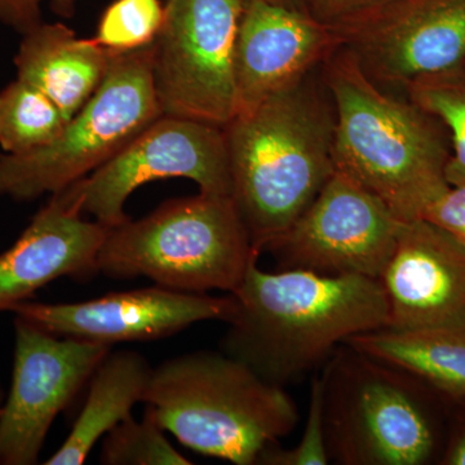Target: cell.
<instances>
[{"mask_svg":"<svg viewBox=\"0 0 465 465\" xmlns=\"http://www.w3.org/2000/svg\"><path fill=\"white\" fill-rule=\"evenodd\" d=\"M231 295L222 351L282 388L326 363L351 336L390 321L381 281L362 275L272 273L255 262Z\"/></svg>","mask_w":465,"mask_h":465,"instance_id":"cell-1","label":"cell"},{"mask_svg":"<svg viewBox=\"0 0 465 465\" xmlns=\"http://www.w3.org/2000/svg\"><path fill=\"white\" fill-rule=\"evenodd\" d=\"M321 66L224 127L232 198L260 255L336 170L335 108Z\"/></svg>","mask_w":465,"mask_h":465,"instance_id":"cell-2","label":"cell"},{"mask_svg":"<svg viewBox=\"0 0 465 465\" xmlns=\"http://www.w3.org/2000/svg\"><path fill=\"white\" fill-rule=\"evenodd\" d=\"M321 73L335 108L336 171L381 198L401 222L420 219L450 188L445 127L406 94L376 84L341 45Z\"/></svg>","mask_w":465,"mask_h":465,"instance_id":"cell-3","label":"cell"},{"mask_svg":"<svg viewBox=\"0 0 465 465\" xmlns=\"http://www.w3.org/2000/svg\"><path fill=\"white\" fill-rule=\"evenodd\" d=\"M143 403L183 446L235 465H258L262 452L299 421L298 406L284 388L224 351L164 361L153 369Z\"/></svg>","mask_w":465,"mask_h":465,"instance_id":"cell-4","label":"cell"},{"mask_svg":"<svg viewBox=\"0 0 465 465\" xmlns=\"http://www.w3.org/2000/svg\"><path fill=\"white\" fill-rule=\"evenodd\" d=\"M259 258L232 198L200 192L109 229L96 269L182 292L231 293Z\"/></svg>","mask_w":465,"mask_h":465,"instance_id":"cell-5","label":"cell"},{"mask_svg":"<svg viewBox=\"0 0 465 465\" xmlns=\"http://www.w3.org/2000/svg\"><path fill=\"white\" fill-rule=\"evenodd\" d=\"M320 379L332 464L423 465L432 460L437 430L420 379L347 342L324 363Z\"/></svg>","mask_w":465,"mask_h":465,"instance_id":"cell-6","label":"cell"},{"mask_svg":"<svg viewBox=\"0 0 465 465\" xmlns=\"http://www.w3.org/2000/svg\"><path fill=\"white\" fill-rule=\"evenodd\" d=\"M162 114L152 45L114 54L108 74L57 140L26 154L0 153V198L30 202L108 163Z\"/></svg>","mask_w":465,"mask_h":465,"instance_id":"cell-7","label":"cell"},{"mask_svg":"<svg viewBox=\"0 0 465 465\" xmlns=\"http://www.w3.org/2000/svg\"><path fill=\"white\" fill-rule=\"evenodd\" d=\"M244 0H167L153 42L162 114L224 128L238 114L235 43Z\"/></svg>","mask_w":465,"mask_h":465,"instance_id":"cell-8","label":"cell"},{"mask_svg":"<svg viewBox=\"0 0 465 465\" xmlns=\"http://www.w3.org/2000/svg\"><path fill=\"white\" fill-rule=\"evenodd\" d=\"M167 179L192 180L202 193L232 197L224 128L161 115L108 163L72 186L84 213L112 229L130 220L125 203L134 192Z\"/></svg>","mask_w":465,"mask_h":465,"instance_id":"cell-9","label":"cell"},{"mask_svg":"<svg viewBox=\"0 0 465 465\" xmlns=\"http://www.w3.org/2000/svg\"><path fill=\"white\" fill-rule=\"evenodd\" d=\"M401 224L381 198L335 170L311 206L265 251L277 271L379 280Z\"/></svg>","mask_w":465,"mask_h":465,"instance_id":"cell-10","label":"cell"},{"mask_svg":"<svg viewBox=\"0 0 465 465\" xmlns=\"http://www.w3.org/2000/svg\"><path fill=\"white\" fill-rule=\"evenodd\" d=\"M11 388L0 406V465L39 463L58 414L87 387L112 347L61 338L15 316Z\"/></svg>","mask_w":465,"mask_h":465,"instance_id":"cell-11","label":"cell"},{"mask_svg":"<svg viewBox=\"0 0 465 465\" xmlns=\"http://www.w3.org/2000/svg\"><path fill=\"white\" fill-rule=\"evenodd\" d=\"M333 29L366 75L396 94L465 64V0H393Z\"/></svg>","mask_w":465,"mask_h":465,"instance_id":"cell-12","label":"cell"},{"mask_svg":"<svg viewBox=\"0 0 465 465\" xmlns=\"http://www.w3.org/2000/svg\"><path fill=\"white\" fill-rule=\"evenodd\" d=\"M232 298L182 292L157 286L112 292L81 302H24L11 309L45 331L61 338L100 342L148 341L176 335L192 324L228 322Z\"/></svg>","mask_w":465,"mask_h":465,"instance_id":"cell-13","label":"cell"},{"mask_svg":"<svg viewBox=\"0 0 465 465\" xmlns=\"http://www.w3.org/2000/svg\"><path fill=\"white\" fill-rule=\"evenodd\" d=\"M341 45L336 30L307 8L246 2L235 43L238 114L298 84Z\"/></svg>","mask_w":465,"mask_h":465,"instance_id":"cell-14","label":"cell"},{"mask_svg":"<svg viewBox=\"0 0 465 465\" xmlns=\"http://www.w3.org/2000/svg\"><path fill=\"white\" fill-rule=\"evenodd\" d=\"M379 281L390 329H465V246L432 223L402 222Z\"/></svg>","mask_w":465,"mask_h":465,"instance_id":"cell-15","label":"cell"},{"mask_svg":"<svg viewBox=\"0 0 465 465\" xmlns=\"http://www.w3.org/2000/svg\"><path fill=\"white\" fill-rule=\"evenodd\" d=\"M108 231L84 219L72 186L52 194L18 240L0 253V313L58 278L97 274V253Z\"/></svg>","mask_w":465,"mask_h":465,"instance_id":"cell-16","label":"cell"},{"mask_svg":"<svg viewBox=\"0 0 465 465\" xmlns=\"http://www.w3.org/2000/svg\"><path fill=\"white\" fill-rule=\"evenodd\" d=\"M113 56L64 24L43 21L21 35L14 64L16 78L50 97L69 122L103 84Z\"/></svg>","mask_w":465,"mask_h":465,"instance_id":"cell-17","label":"cell"},{"mask_svg":"<svg viewBox=\"0 0 465 465\" xmlns=\"http://www.w3.org/2000/svg\"><path fill=\"white\" fill-rule=\"evenodd\" d=\"M153 369L137 351H110L91 375L81 414L65 442L45 464H84L94 445L143 402Z\"/></svg>","mask_w":465,"mask_h":465,"instance_id":"cell-18","label":"cell"},{"mask_svg":"<svg viewBox=\"0 0 465 465\" xmlns=\"http://www.w3.org/2000/svg\"><path fill=\"white\" fill-rule=\"evenodd\" d=\"M345 342L405 370L450 399L465 401V329L382 327Z\"/></svg>","mask_w":465,"mask_h":465,"instance_id":"cell-19","label":"cell"},{"mask_svg":"<svg viewBox=\"0 0 465 465\" xmlns=\"http://www.w3.org/2000/svg\"><path fill=\"white\" fill-rule=\"evenodd\" d=\"M67 121L56 104L38 88L15 79L0 91V149L20 155L50 145Z\"/></svg>","mask_w":465,"mask_h":465,"instance_id":"cell-20","label":"cell"},{"mask_svg":"<svg viewBox=\"0 0 465 465\" xmlns=\"http://www.w3.org/2000/svg\"><path fill=\"white\" fill-rule=\"evenodd\" d=\"M403 94L446 128L451 146L446 177L450 185L465 183V64L416 79Z\"/></svg>","mask_w":465,"mask_h":465,"instance_id":"cell-21","label":"cell"},{"mask_svg":"<svg viewBox=\"0 0 465 465\" xmlns=\"http://www.w3.org/2000/svg\"><path fill=\"white\" fill-rule=\"evenodd\" d=\"M166 430L145 409L142 420L133 416L104 437L100 463L104 465H189L164 436Z\"/></svg>","mask_w":465,"mask_h":465,"instance_id":"cell-22","label":"cell"},{"mask_svg":"<svg viewBox=\"0 0 465 465\" xmlns=\"http://www.w3.org/2000/svg\"><path fill=\"white\" fill-rule=\"evenodd\" d=\"M161 0H114L104 12L94 41L112 54L148 47L163 25Z\"/></svg>","mask_w":465,"mask_h":465,"instance_id":"cell-23","label":"cell"},{"mask_svg":"<svg viewBox=\"0 0 465 465\" xmlns=\"http://www.w3.org/2000/svg\"><path fill=\"white\" fill-rule=\"evenodd\" d=\"M331 463L324 437L322 385L320 375L312 381L311 400L304 434L298 445L282 449L280 443L262 452L259 465H327Z\"/></svg>","mask_w":465,"mask_h":465,"instance_id":"cell-24","label":"cell"},{"mask_svg":"<svg viewBox=\"0 0 465 465\" xmlns=\"http://www.w3.org/2000/svg\"><path fill=\"white\" fill-rule=\"evenodd\" d=\"M420 219L448 232L465 246V183L450 185L448 191L425 208Z\"/></svg>","mask_w":465,"mask_h":465,"instance_id":"cell-25","label":"cell"},{"mask_svg":"<svg viewBox=\"0 0 465 465\" xmlns=\"http://www.w3.org/2000/svg\"><path fill=\"white\" fill-rule=\"evenodd\" d=\"M47 0H0V24L23 35L42 24L43 3ZM58 15L72 16L74 0H48Z\"/></svg>","mask_w":465,"mask_h":465,"instance_id":"cell-26","label":"cell"},{"mask_svg":"<svg viewBox=\"0 0 465 465\" xmlns=\"http://www.w3.org/2000/svg\"><path fill=\"white\" fill-rule=\"evenodd\" d=\"M309 14L331 27L344 25L393 0H304Z\"/></svg>","mask_w":465,"mask_h":465,"instance_id":"cell-27","label":"cell"},{"mask_svg":"<svg viewBox=\"0 0 465 465\" xmlns=\"http://www.w3.org/2000/svg\"><path fill=\"white\" fill-rule=\"evenodd\" d=\"M442 460L443 464L465 465V430L451 440Z\"/></svg>","mask_w":465,"mask_h":465,"instance_id":"cell-28","label":"cell"},{"mask_svg":"<svg viewBox=\"0 0 465 465\" xmlns=\"http://www.w3.org/2000/svg\"><path fill=\"white\" fill-rule=\"evenodd\" d=\"M244 2H250V0H244ZM264 2L286 3V5H295V3L304 2V0H264Z\"/></svg>","mask_w":465,"mask_h":465,"instance_id":"cell-29","label":"cell"},{"mask_svg":"<svg viewBox=\"0 0 465 465\" xmlns=\"http://www.w3.org/2000/svg\"><path fill=\"white\" fill-rule=\"evenodd\" d=\"M5 388H3L2 382H0V406H2L3 402H5Z\"/></svg>","mask_w":465,"mask_h":465,"instance_id":"cell-30","label":"cell"}]
</instances>
